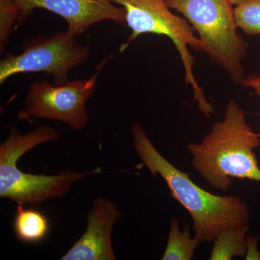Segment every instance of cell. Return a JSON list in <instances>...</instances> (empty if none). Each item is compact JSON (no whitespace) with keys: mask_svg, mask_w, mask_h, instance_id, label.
<instances>
[{"mask_svg":"<svg viewBox=\"0 0 260 260\" xmlns=\"http://www.w3.org/2000/svg\"><path fill=\"white\" fill-rule=\"evenodd\" d=\"M131 132L142 165L152 175H160L172 198L187 210L192 219L194 237L200 242H213L225 228L249 225V206L239 197L220 196L205 190L187 173L181 172L159 153L139 123L132 125Z\"/></svg>","mask_w":260,"mask_h":260,"instance_id":"cell-1","label":"cell"},{"mask_svg":"<svg viewBox=\"0 0 260 260\" xmlns=\"http://www.w3.org/2000/svg\"><path fill=\"white\" fill-rule=\"evenodd\" d=\"M260 137L246 121L245 113L234 100L228 103L223 120L214 123L199 143H189L192 167L211 187L227 191L232 179L260 182L254 150Z\"/></svg>","mask_w":260,"mask_h":260,"instance_id":"cell-2","label":"cell"},{"mask_svg":"<svg viewBox=\"0 0 260 260\" xmlns=\"http://www.w3.org/2000/svg\"><path fill=\"white\" fill-rule=\"evenodd\" d=\"M60 138L59 132L49 126H39L25 134L16 126L12 127L8 139L0 146V198L23 206L40 204L62 198L75 183L87 176L102 173V169L97 168L92 172L65 170L56 175L46 176L23 173L18 169L17 162L24 154Z\"/></svg>","mask_w":260,"mask_h":260,"instance_id":"cell-3","label":"cell"},{"mask_svg":"<svg viewBox=\"0 0 260 260\" xmlns=\"http://www.w3.org/2000/svg\"><path fill=\"white\" fill-rule=\"evenodd\" d=\"M171 9L184 15L198 32L202 51L226 72L233 83L242 85L243 61L247 43L238 34L234 8L229 0H164Z\"/></svg>","mask_w":260,"mask_h":260,"instance_id":"cell-4","label":"cell"},{"mask_svg":"<svg viewBox=\"0 0 260 260\" xmlns=\"http://www.w3.org/2000/svg\"><path fill=\"white\" fill-rule=\"evenodd\" d=\"M125 10L126 27L132 30L127 44L143 34H150L168 37L175 46L184 66L186 85H190L194 101L198 109L207 117L214 113V108L208 102L203 88L195 78L193 68L195 58L189 48L202 51L199 38L185 18L174 14L164 0H110Z\"/></svg>","mask_w":260,"mask_h":260,"instance_id":"cell-5","label":"cell"},{"mask_svg":"<svg viewBox=\"0 0 260 260\" xmlns=\"http://www.w3.org/2000/svg\"><path fill=\"white\" fill-rule=\"evenodd\" d=\"M19 54L8 53L0 61V84L13 75L44 73L52 77L53 83L69 82L70 70L88 59L90 49L80 44L68 32L30 38Z\"/></svg>","mask_w":260,"mask_h":260,"instance_id":"cell-6","label":"cell"},{"mask_svg":"<svg viewBox=\"0 0 260 260\" xmlns=\"http://www.w3.org/2000/svg\"><path fill=\"white\" fill-rule=\"evenodd\" d=\"M99 72L88 79L73 80L64 85L32 82L18 119H53L68 124L75 131L83 129L89 121L85 104L95 91Z\"/></svg>","mask_w":260,"mask_h":260,"instance_id":"cell-7","label":"cell"},{"mask_svg":"<svg viewBox=\"0 0 260 260\" xmlns=\"http://www.w3.org/2000/svg\"><path fill=\"white\" fill-rule=\"evenodd\" d=\"M20 11L18 26L25 23L37 8L59 15L67 24V32L81 37L95 24L111 20L126 26L125 10L110 0H15Z\"/></svg>","mask_w":260,"mask_h":260,"instance_id":"cell-8","label":"cell"},{"mask_svg":"<svg viewBox=\"0 0 260 260\" xmlns=\"http://www.w3.org/2000/svg\"><path fill=\"white\" fill-rule=\"evenodd\" d=\"M122 215L111 200H93L89 212L86 232L75 243L61 260H116L112 242L114 225Z\"/></svg>","mask_w":260,"mask_h":260,"instance_id":"cell-9","label":"cell"},{"mask_svg":"<svg viewBox=\"0 0 260 260\" xmlns=\"http://www.w3.org/2000/svg\"><path fill=\"white\" fill-rule=\"evenodd\" d=\"M18 205L13 223L15 236L25 244L42 242L49 233V220L39 210L24 209Z\"/></svg>","mask_w":260,"mask_h":260,"instance_id":"cell-10","label":"cell"},{"mask_svg":"<svg viewBox=\"0 0 260 260\" xmlns=\"http://www.w3.org/2000/svg\"><path fill=\"white\" fill-rule=\"evenodd\" d=\"M249 225L225 228L213 240L210 260H231L235 256L243 257L246 252V236Z\"/></svg>","mask_w":260,"mask_h":260,"instance_id":"cell-11","label":"cell"},{"mask_svg":"<svg viewBox=\"0 0 260 260\" xmlns=\"http://www.w3.org/2000/svg\"><path fill=\"white\" fill-rule=\"evenodd\" d=\"M200 243L196 237H191L189 225L186 224L181 232L177 219L172 218L167 248L160 259L190 260Z\"/></svg>","mask_w":260,"mask_h":260,"instance_id":"cell-12","label":"cell"},{"mask_svg":"<svg viewBox=\"0 0 260 260\" xmlns=\"http://www.w3.org/2000/svg\"><path fill=\"white\" fill-rule=\"evenodd\" d=\"M236 23L248 36L260 35V0H246L234 8Z\"/></svg>","mask_w":260,"mask_h":260,"instance_id":"cell-13","label":"cell"},{"mask_svg":"<svg viewBox=\"0 0 260 260\" xmlns=\"http://www.w3.org/2000/svg\"><path fill=\"white\" fill-rule=\"evenodd\" d=\"M20 17L19 7L15 0H0V52L4 53L15 23Z\"/></svg>","mask_w":260,"mask_h":260,"instance_id":"cell-14","label":"cell"},{"mask_svg":"<svg viewBox=\"0 0 260 260\" xmlns=\"http://www.w3.org/2000/svg\"><path fill=\"white\" fill-rule=\"evenodd\" d=\"M246 252L245 259H260V252L258 251L257 243L258 238L251 237L248 234L246 236Z\"/></svg>","mask_w":260,"mask_h":260,"instance_id":"cell-15","label":"cell"},{"mask_svg":"<svg viewBox=\"0 0 260 260\" xmlns=\"http://www.w3.org/2000/svg\"><path fill=\"white\" fill-rule=\"evenodd\" d=\"M242 85L246 88L252 89L254 93L260 98V74H251L244 78ZM260 137V133H259Z\"/></svg>","mask_w":260,"mask_h":260,"instance_id":"cell-16","label":"cell"},{"mask_svg":"<svg viewBox=\"0 0 260 260\" xmlns=\"http://www.w3.org/2000/svg\"><path fill=\"white\" fill-rule=\"evenodd\" d=\"M229 1L230 2V3H232L233 5H235V6H237V5L244 3V2H245L246 0H229Z\"/></svg>","mask_w":260,"mask_h":260,"instance_id":"cell-17","label":"cell"}]
</instances>
